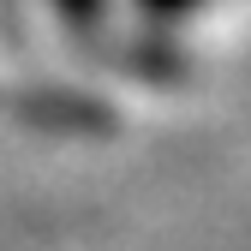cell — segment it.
<instances>
[{
	"mask_svg": "<svg viewBox=\"0 0 251 251\" xmlns=\"http://www.w3.org/2000/svg\"><path fill=\"white\" fill-rule=\"evenodd\" d=\"M150 12H192V0H144Z\"/></svg>",
	"mask_w": 251,
	"mask_h": 251,
	"instance_id": "1",
	"label": "cell"
}]
</instances>
